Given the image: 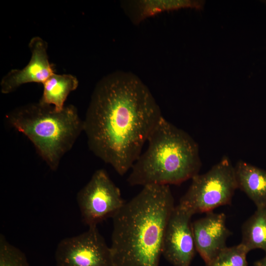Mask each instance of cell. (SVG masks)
Masks as SVG:
<instances>
[{"label":"cell","instance_id":"obj_1","mask_svg":"<svg viewBox=\"0 0 266 266\" xmlns=\"http://www.w3.org/2000/svg\"><path fill=\"white\" fill-rule=\"evenodd\" d=\"M162 117L151 92L137 75L120 70L109 73L95 85L83 120L89 148L123 175Z\"/></svg>","mask_w":266,"mask_h":266},{"label":"cell","instance_id":"obj_2","mask_svg":"<svg viewBox=\"0 0 266 266\" xmlns=\"http://www.w3.org/2000/svg\"><path fill=\"white\" fill-rule=\"evenodd\" d=\"M175 207L169 185L143 187L112 217L114 266H159L164 234Z\"/></svg>","mask_w":266,"mask_h":266},{"label":"cell","instance_id":"obj_3","mask_svg":"<svg viewBox=\"0 0 266 266\" xmlns=\"http://www.w3.org/2000/svg\"><path fill=\"white\" fill-rule=\"evenodd\" d=\"M148 146L132 166L131 186L177 185L199 173L201 162L197 142L163 116L151 132Z\"/></svg>","mask_w":266,"mask_h":266},{"label":"cell","instance_id":"obj_4","mask_svg":"<svg viewBox=\"0 0 266 266\" xmlns=\"http://www.w3.org/2000/svg\"><path fill=\"white\" fill-rule=\"evenodd\" d=\"M7 122L24 134L37 153L53 171L84 132V122L72 104L57 110L38 102L19 106L8 113Z\"/></svg>","mask_w":266,"mask_h":266},{"label":"cell","instance_id":"obj_5","mask_svg":"<svg viewBox=\"0 0 266 266\" xmlns=\"http://www.w3.org/2000/svg\"><path fill=\"white\" fill-rule=\"evenodd\" d=\"M191 179L178 204L193 215L231 204L237 189L234 166L226 156L206 172L199 173Z\"/></svg>","mask_w":266,"mask_h":266},{"label":"cell","instance_id":"obj_6","mask_svg":"<svg viewBox=\"0 0 266 266\" xmlns=\"http://www.w3.org/2000/svg\"><path fill=\"white\" fill-rule=\"evenodd\" d=\"M81 218L88 227L112 217L124 205L119 188L103 169L97 170L77 194Z\"/></svg>","mask_w":266,"mask_h":266},{"label":"cell","instance_id":"obj_7","mask_svg":"<svg viewBox=\"0 0 266 266\" xmlns=\"http://www.w3.org/2000/svg\"><path fill=\"white\" fill-rule=\"evenodd\" d=\"M55 259L56 266H114L110 247L97 227L61 240Z\"/></svg>","mask_w":266,"mask_h":266},{"label":"cell","instance_id":"obj_8","mask_svg":"<svg viewBox=\"0 0 266 266\" xmlns=\"http://www.w3.org/2000/svg\"><path fill=\"white\" fill-rule=\"evenodd\" d=\"M193 215L178 204L168 221L162 256L173 266H191L195 256L196 249L191 221Z\"/></svg>","mask_w":266,"mask_h":266},{"label":"cell","instance_id":"obj_9","mask_svg":"<svg viewBox=\"0 0 266 266\" xmlns=\"http://www.w3.org/2000/svg\"><path fill=\"white\" fill-rule=\"evenodd\" d=\"M31 59L23 68L12 69L1 79V93L8 94L16 91L21 86L29 83L43 84L55 73L48 55V44L39 36H34L29 43Z\"/></svg>","mask_w":266,"mask_h":266},{"label":"cell","instance_id":"obj_10","mask_svg":"<svg viewBox=\"0 0 266 266\" xmlns=\"http://www.w3.org/2000/svg\"><path fill=\"white\" fill-rule=\"evenodd\" d=\"M226 221L224 213L211 211L192 223L196 251L205 265L227 246V240L232 233L227 227Z\"/></svg>","mask_w":266,"mask_h":266},{"label":"cell","instance_id":"obj_11","mask_svg":"<svg viewBox=\"0 0 266 266\" xmlns=\"http://www.w3.org/2000/svg\"><path fill=\"white\" fill-rule=\"evenodd\" d=\"M204 4V0H125L120 2L125 14L135 25L164 12L186 8L202 10Z\"/></svg>","mask_w":266,"mask_h":266},{"label":"cell","instance_id":"obj_12","mask_svg":"<svg viewBox=\"0 0 266 266\" xmlns=\"http://www.w3.org/2000/svg\"><path fill=\"white\" fill-rule=\"evenodd\" d=\"M234 167L237 189L247 195L257 208L266 207V169L242 160Z\"/></svg>","mask_w":266,"mask_h":266},{"label":"cell","instance_id":"obj_13","mask_svg":"<svg viewBox=\"0 0 266 266\" xmlns=\"http://www.w3.org/2000/svg\"><path fill=\"white\" fill-rule=\"evenodd\" d=\"M43 91L39 101L62 110L69 94L78 86V80L70 74L54 73L43 84Z\"/></svg>","mask_w":266,"mask_h":266},{"label":"cell","instance_id":"obj_14","mask_svg":"<svg viewBox=\"0 0 266 266\" xmlns=\"http://www.w3.org/2000/svg\"><path fill=\"white\" fill-rule=\"evenodd\" d=\"M241 243L250 252L260 249L266 253V207L258 208L243 224Z\"/></svg>","mask_w":266,"mask_h":266},{"label":"cell","instance_id":"obj_15","mask_svg":"<svg viewBox=\"0 0 266 266\" xmlns=\"http://www.w3.org/2000/svg\"><path fill=\"white\" fill-rule=\"evenodd\" d=\"M249 251L240 243L226 247L205 266H248L246 257Z\"/></svg>","mask_w":266,"mask_h":266},{"label":"cell","instance_id":"obj_16","mask_svg":"<svg viewBox=\"0 0 266 266\" xmlns=\"http://www.w3.org/2000/svg\"><path fill=\"white\" fill-rule=\"evenodd\" d=\"M0 266H30L24 253L2 234L0 236Z\"/></svg>","mask_w":266,"mask_h":266},{"label":"cell","instance_id":"obj_17","mask_svg":"<svg viewBox=\"0 0 266 266\" xmlns=\"http://www.w3.org/2000/svg\"><path fill=\"white\" fill-rule=\"evenodd\" d=\"M253 266H266V253H265V255L263 258L256 261L254 263Z\"/></svg>","mask_w":266,"mask_h":266},{"label":"cell","instance_id":"obj_18","mask_svg":"<svg viewBox=\"0 0 266 266\" xmlns=\"http://www.w3.org/2000/svg\"><path fill=\"white\" fill-rule=\"evenodd\" d=\"M262 3L266 5V0H263L261 1Z\"/></svg>","mask_w":266,"mask_h":266}]
</instances>
